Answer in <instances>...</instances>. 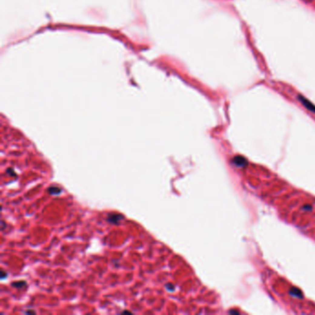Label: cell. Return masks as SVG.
<instances>
[{"instance_id": "3957f363", "label": "cell", "mask_w": 315, "mask_h": 315, "mask_svg": "<svg viewBox=\"0 0 315 315\" xmlns=\"http://www.w3.org/2000/svg\"><path fill=\"white\" fill-rule=\"evenodd\" d=\"M8 173H11V176H16V174L13 172V170H12V169H8Z\"/></svg>"}, {"instance_id": "6da1fadb", "label": "cell", "mask_w": 315, "mask_h": 315, "mask_svg": "<svg viewBox=\"0 0 315 315\" xmlns=\"http://www.w3.org/2000/svg\"><path fill=\"white\" fill-rule=\"evenodd\" d=\"M118 218H119L118 214H111L108 219H109V221L113 222V223H118V220H119Z\"/></svg>"}, {"instance_id": "277c9868", "label": "cell", "mask_w": 315, "mask_h": 315, "mask_svg": "<svg viewBox=\"0 0 315 315\" xmlns=\"http://www.w3.org/2000/svg\"><path fill=\"white\" fill-rule=\"evenodd\" d=\"M4 276H5V273H4V271H2V276H1L2 279H4Z\"/></svg>"}, {"instance_id": "7a4b0ae2", "label": "cell", "mask_w": 315, "mask_h": 315, "mask_svg": "<svg viewBox=\"0 0 315 315\" xmlns=\"http://www.w3.org/2000/svg\"><path fill=\"white\" fill-rule=\"evenodd\" d=\"M48 191L51 193V194H58L60 192V189L59 188H55V187H52V188H49L48 189Z\"/></svg>"}]
</instances>
